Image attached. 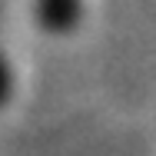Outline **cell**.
<instances>
[{
    "label": "cell",
    "mask_w": 156,
    "mask_h": 156,
    "mask_svg": "<svg viewBox=\"0 0 156 156\" xmlns=\"http://www.w3.org/2000/svg\"><path fill=\"white\" fill-rule=\"evenodd\" d=\"M83 0H37V23L47 33H70L80 23Z\"/></svg>",
    "instance_id": "1"
},
{
    "label": "cell",
    "mask_w": 156,
    "mask_h": 156,
    "mask_svg": "<svg viewBox=\"0 0 156 156\" xmlns=\"http://www.w3.org/2000/svg\"><path fill=\"white\" fill-rule=\"evenodd\" d=\"M10 90H13V76H10V63L3 57V47H0V106L10 100Z\"/></svg>",
    "instance_id": "2"
}]
</instances>
